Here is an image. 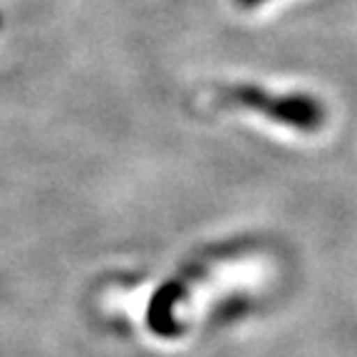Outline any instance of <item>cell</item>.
Segmentation results:
<instances>
[{"mask_svg":"<svg viewBox=\"0 0 357 357\" xmlns=\"http://www.w3.org/2000/svg\"><path fill=\"white\" fill-rule=\"evenodd\" d=\"M243 6H258V3H263V0H241Z\"/></svg>","mask_w":357,"mask_h":357,"instance_id":"obj_2","label":"cell"},{"mask_svg":"<svg viewBox=\"0 0 357 357\" xmlns=\"http://www.w3.org/2000/svg\"><path fill=\"white\" fill-rule=\"evenodd\" d=\"M234 95L241 105L251 107L256 112H263L266 117L275 119L280 124H288L293 129H301V132H315L325 119L323 105L315 102L312 97H303V95L275 97L251 87L234 89Z\"/></svg>","mask_w":357,"mask_h":357,"instance_id":"obj_1","label":"cell"}]
</instances>
